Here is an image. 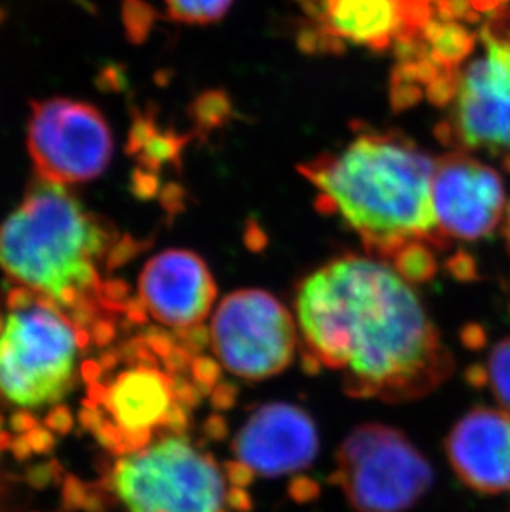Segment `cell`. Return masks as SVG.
Listing matches in <instances>:
<instances>
[{
    "mask_svg": "<svg viewBox=\"0 0 510 512\" xmlns=\"http://www.w3.org/2000/svg\"><path fill=\"white\" fill-rule=\"evenodd\" d=\"M295 315L308 367L338 373L350 397L406 403L453 373V355L413 282L375 256L348 254L310 272Z\"/></svg>",
    "mask_w": 510,
    "mask_h": 512,
    "instance_id": "obj_1",
    "label": "cell"
},
{
    "mask_svg": "<svg viewBox=\"0 0 510 512\" xmlns=\"http://www.w3.org/2000/svg\"><path fill=\"white\" fill-rule=\"evenodd\" d=\"M434 170L436 161L403 138L363 135L304 171L323 209L357 232L371 256L391 264L408 247H443L431 201Z\"/></svg>",
    "mask_w": 510,
    "mask_h": 512,
    "instance_id": "obj_2",
    "label": "cell"
},
{
    "mask_svg": "<svg viewBox=\"0 0 510 512\" xmlns=\"http://www.w3.org/2000/svg\"><path fill=\"white\" fill-rule=\"evenodd\" d=\"M118 234L67 186L30 184L0 223V269L22 289L63 310L85 307L100 289V267Z\"/></svg>",
    "mask_w": 510,
    "mask_h": 512,
    "instance_id": "obj_3",
    "label": "cell"
},
{
    "mask_svg": "<svg viewBox=\"0 0 510 512\" xmlns=\"http://www.w3.org/2000/svg\"><path fill=\"white\" fill-rule=\"evenodd\" d=\"M252 479L237 461H219L178 431L121 455L111 491L125 512H249Z\"/></svg>",
    "mask_w": 510,
    "mask_h": 512,
    "instance_id": "obj_4",
    "label": "cell"
},
{
    "mask_svg": "<svg viewBox=\"0 0 510 512\" xmlns=\"http://www.w3.org/2000/svg\"><path fill=\"white\" fill-rule=\"evenodd\" d=\"M80 347L62 307L19 287L0 329V393L22 408L58 403L72 390Z\"/></svg>",
    "mask_w": 510,
    "mask_h": 512,
    "instance_id": "obj_5",
    "label": "cell"
},
{
    "mask_svg": "<svg viewBox=\"0 0 510 512\" xmlns=\"http://www.w3.org/2000/svg\"><path fill=\"white\" fill-rule=\"evenodd\" d=\"M196 387L154 363H133L93 388L88 421L105 445L126 455L159 436L184 431L188 410L198 400Z\"/></svg>",
    "mask_w": 510,
    "mask_h": 512,
    "instance_id": "obj_6",
    "label": "cell"
},
{
    "mask_svg": "<svg viewBox=\"0 0 510 512\" xmlns=\"http://www.w3.org/2000/svg\"><path fill=\"white\" fill-rule=\"evenodd\" d=\"M333 479L353 511L406 512L433 488L434 471L403 431L365 423L338 446Z\"/></svg>",
    "mask_w": 510,
    "mask_h": 512,
    "instance_id": "obj_7",
    "label": "cell"
},
{
    "mask_svg": "<svg viewBox=\"0 0 510 512\" xmlns=\"http://www.w3.org/2000/svg\"><path fill=\"white\" fill-rule=\"evenodd\" d=\"M209 342L219 367L247 382H262L294 363L299 325L292 312L267 290L241 289L217 305Z\"/></svg>",
    "mask_w": 510,
    "mask_h": 512,
    "instance_id": "obj_8",
    "label": "cell"
},
{
    "mask_svg": "<svg viewBox=\"0 0 510 512\" xmlns=\"http://www.w3.org/2000/svg\"><path fill=\"white\" fill-rule=\"evenodd\" d=\"M113 131L92 103L45 98L30 105L27 150L37 178L60 184L90 183L113 158Z\"/></svg>",
    "mask_w": 510,
    "mask_h": 512,
    "instance_id": "obj_9",
    "label": "cell"
},
{
    "mask_svg": "<svg viewBox=\"0 0 510 512\" xmlns=\"http://www.w3.org/2000/svg\"><path fill=\"white\" fill-rule=\"evenodd\" d=\"M486 52L454 87L453 130L467 150L510 151V45L482 30Z\"/></svg>",
    "mask_w": 510,
    "mask_h": 512,
    "instance_id": "obj_10",
    "label": "cell"
},
{
    "mask_svg": "<svg viewBox=\"0 0 510 512\" xmlns=\"http://www.w3.org/2000/svg\"><path fill=\"white\" fill-rule=\"evenodd\" d=\"M439 236L479 241L491 236L506 213V189L497 171L471 156L436 161L431 186Z\"/></svg>",
    "mask_w": 510,
    "mask_h": 512,
    "instance_id": "obj_11",
    "label": "cell"
},
{
    "mask_svg": "<svg viewBox=\"0 0 510 512\" xmlns=\"http://www.w3.org/2000/svg\"><path fill=\"white\" fill-rule=\"evenodd\" d=\"M231 448L234 461L252 476L280 478L310 468L320 440L317 425L304 408L274 401L247 416Z\"/></svg>",
    "mask_w": 510,
    "mask_h": 512,
    "instance_id": "obj_12",
    "label": "cell"
},
{
    "mask_svg": "<svg viewBox=\"0 0 510 512\" xmlns=\"http://www.w3.org/2000/svg\"><path fill=\"white\" fill-rule=\"evenodd\" d=\"M140 300L158 324L196 332L211 315L217 284L203 257L186 249H168L146 262L138 279Z\"/></svg>",
    "mask_w": 510,
    "mask_h": 512,
    "instance_id": "obj_13",
    "label": "cell"
},
{
    "mask_svg": "<svg viewBox=\"0 0 510 512\" xmlns=\"http://www.w3.org/2000/svg\"><path fill=\"white\" fill-rule=\"evenodd\" d=\"M444 450L454 473L481 494L510 491V413L476 406L451 428Z\"/></svg>",
    "mask_w": 510,
    "mask_h": 512,
    "instance_id": "obj_14",
    "label": "cell"
},
{
    "mask_svg": "<svg viewBox=\"0 0 510 512\" xmlns=\"http://www.w3.org/2000/svg\"><path fill=\"white\" fill-rule=\"evenodd\" d=\"M400 0H323L322 20L328 34L352 44L385 47L403 27Z\"/></svg>",
    "mask_w": 510,
    "mask_h": 512,
    "instance_id": "obj_15",
    "label": "cell"
},
{
    "mask_svg": "<svg viewBox=\"0 0 510 512\" xmlns=\"http://www.w3.org/2000/svg\"><path fill=\"white\" fill-rule=\"evenodd\" d=\"M479 380L486 383L499 405L510 413V335L492 348Z\"/></svg>",
    "mask_w": 510,
    "mask_h": 512,
    "instance_id": "obj_16",
    "label": "cell"
},
{
    "mask_svg": "<svg viewBox=\"0 0 510 512\" xmlns=\"http://www.w3.org/2000/svg\"><path fill=\"white\" fill-rule=\"evenodd\" d=\"M169 17L183 24H212L231 9L234 0H163Z\"/></svg>",
    "mask_w": 510,
    "mask_h": 512,
    "instance_id": "obj_17",
    "label": "cell"
},
{
    "mask_svg": "<svg viewBox=\"0 0 510 512\" xmlns=\"http://www.w3.org/2000/svg\"><path fill=\"white\" fill-rule=\"evenodd\" d=\"M504 236H506L507 247H509L510 252V201L507 204L506 219H504Z\"/></svg>",
    "mask_w": 510,
    "mask_h": 512,
    "instance_id": "obj_18",
    "label": "cell"
},
{
    "mask_svg": "<svg viewBox=\"0 0 510 512\" xmlns=\"http://www.w3.org/2000/svg\"><path fill=\"white\" fill-rule=\"evenodd\" d=\"M2 17H4V14H2V9H0V20H2Z\"/></svg>",
    "mask_w": 510,
    "mask_h": 512,
    "instance_id": "obj_19",
    "label": "cell"
}]
</instances>
